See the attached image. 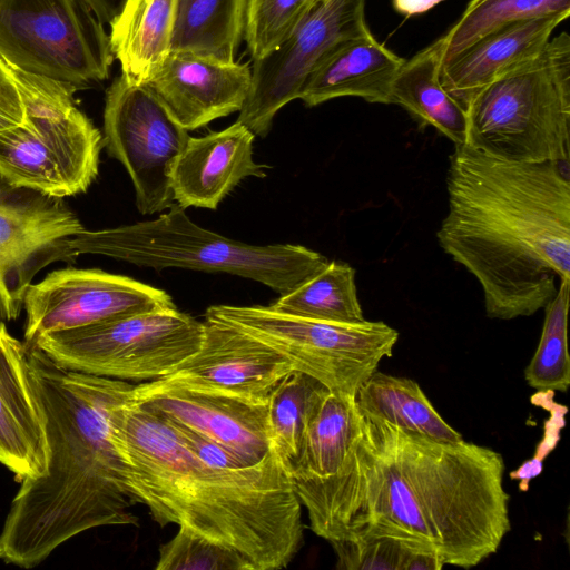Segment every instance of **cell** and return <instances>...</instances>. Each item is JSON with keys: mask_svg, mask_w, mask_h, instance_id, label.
Wrapping results in <instances>:
<instances>
[{"mask_svg": "<svg viewBox=\"0 0 570 570\" xmlns=\"http://www.w3.org/2000/svg\"><path fill=\"white\" fill-rule=\"evenodd\" d=\"M504 469L491 448L407 431L356 404L337 473L302 505L328 543L393 535L469 569L495 553L511 529Z\"/></svg>", "mask_w": 570, "mask_h": 570, "instance_id": "cell-1", "label": "cell"}, {"mask_svg": "<svg viewBox=\"0 0 570 570\" xmlns=\"http://www.w3.org/2000/svg\"><path fill=\"white\" fill-rule=\"evenodd\" d=\"M111 435L131 501L161 527L228 546L255 570L286 568L298 553L302 504L275 453L247 464L131 397L114 410Z\"/></svg>", "mask_w": 570, "mask_h": 570, "instance_id": "cell-2", "label": "cell"}, {"mask_svg": "<svg viewBox=\"0 0 570 570\" xmlns=\"http://www.w3.org/2000/svg\"><path fill=\"white\" fill-rule=\"evenodd\" d=\"M440 246L483 291L487 316H530L570 281L569 161L513 163L455 146Z\"/></svg>", "mask_w": 570, "mask_h": 570, "instance_id": "cell-3", "label": "cell"}, {"mask_svg": "<svg viewBox=\"0 0 570 570\" xmlns=\"http://www.w3.org/2000/svg\"><path fill=\"white\" fill-rule=\"evenodd\" d=\"M26 348L48 462L42 475L21 480L0 532V559L32 568L87 530L138 524L111 435V414L136 384L67 370Z\"/></svg>", "mask_w": 570, "mask_h": 570, "instance_id": "cell-4", "label": "cell"}, {"mask_svg": "<svg viewBox=\"0 0 570 570\" xmlns=\"http://www.w3.org/2000/svg\"><path fill=\"white\" fill-rule=\"evenodd\" d=\"M72 258L96 254L156 271L186 268L227 273L286 294L320 272L327 259L301 245H250L198 226L174 203L153 220L100 230L82 229L68 240Z\"/></svg>", "mask_w": 570, "mask_h": 570, "instance_id": "cell-5", "label": "cell"}, {"mask_svg": "<svg viewBox=\"0 0 570 570\" xmlns=\"http://www.w3.org/2000/svg\"><path fill=\"white\" fill-rule=\"evenodd\" d=\"M465 145L513 163L569 161L570 36L480 90L466 107Z\"/></svg>", "mask_w": 570, "mask_h": 570, "instance_id": "cell-6", "label": "cell"}, {"mask_svg": "<svg viewBox=\"0 0 570 570\" xmlns=\"http://www.w3.org/2000/svg\"><path fill=\"white\" fill-rule=\"evenodd\" d=\"M10 68L27 117L0 132V177L56 198L86 191L98 175L104 137L76 106L77 89Z\"/></svg>", "mask_w": 570, "mask_h": 570, "instance_id": "cell-7", "label": "cell"}, {"mask_svg": "<svg viewBox=\"0 0 570 570\" xmlns=\"http://www.w3.org/2000/svg\"><path fill=\"white\" fill-rule=\"evenodd\" d=\"M205 320L237 327L274 347L330 392L355 397L384 357H391L399 333L377 321L341 323L283 314L269 306L213 305Z\"/></svg>", "mask_w": 570, "mask_h": 570, "instance_id": "cell-8", "label": "cell"}, {"mask_svg": "<svg viewBox=\"0 0 570 570\" xmlns=\"http://www.w3.org/2000/svg\"><path fill=\"white\" fill-rule=\"evenodd\" d=\"M203 337L204 322L175 307L48 333L28 346L67 370L149 382L170 374L197 352Z\"/></svg>", "mask_w": 570, "mask_h": 570, "instance_id": "cell-9", "label": "cell"}, {"mask_svg": "<svg viewBox=\"0 0 570 570\" xmlns=\"http://www.w3.org/2000/svg\"><path fill=\"white\" fill-rule=\"evenodd\" d=\"M0 57L77 90L107 79L115 58L104 23L83 0H0Z\"/></svg>", "mask_w": 570, "mask_h": 570, "instance_id": "cell-10", "label": "cell"}, {"mask_svg": "<svg viewBox=\"0 0 570 570\" xmlns=\"http://www.w3.org/2000/svg\"><path fill=\"white\" fill-rule=\"evenodd\" d=\"M104 146L128 171L136 206L151 215L174 204L171 173L189 135L146 87L117 77L106 95Z\"/></svg>", "mask_w": 570, "mask_h": 570, "instance_id": "cell-11", "label": "cell"}, {"mask_svg": "<svg viewBox=\"0 0 570 570\" xmlns=\"http://www.w3.org/2000/svg\"><path fill=\"white\" fill-rule=\"evenodd\" d=\"M366 0H323L267 57L253 62L252 86L237 121L265 137L277 111L297 99L317 63L338 45L371 35Z\"/></svg>", "mask_w": 570, "mask_h": 570, "instance_id": "cell-12", "label": "cell"}, {"mask_svg": "<svg viewBox=\"0 0 570 570\" xmlns=\"http://www.w3.org/2000/svg\"><path fill=\"white\" fill-rule=\"evenodd\" d=\"M83 228L61 198L0 177V321L20 315L27 289L43 267L73 262L68 240Z\"/></svg>", "mask_w": 570, "mask_h": 570, "instance_id": "cell-13", "label": "cell"}, {"mask_svg": "<svg viewBox=\"0 0 570 570\" xmlns=\"http://www.w3.org/2000/svg\"><path fill=\"white\" fill-rule=\"evenodd\" d=\"M175 307L165 291L127 276L95 268L57 269L27 289L24 344L48 333Z\"/></svg>", "mask_w": 570, "mask_h": 570, "instance_id": "cell-14", "label": "cell"}, {"mask_svg": "<svg viewBox=\"0 0 570 570\" xmlns=\"http://www.w3.org/2000/svg\"><path fill=\"white\" fill-rule=\"evenodd\" d=\"M131 399L247 464L274 453L267 403L184 386L166 379L136 384Z\"/></svg>", "mask_w": 570, "mask_h": 570, "instance_id": "cell-15", "label": "cell"}, {"mask_svg": "<svg viewBox=\"0 0 570 570\" xmlns=\"http://www.w3.org/2000/svg\"><path fill=\"white\" fill-rule=\"evenodd\" d=\"M293 370L268 344L228 324L205 320L197 352L163 377L187 387L267 403L278 382Z\"/></svg>", "mask_w": 570, "mask_h": 570, "instance_id": "cell-16", "label": "cell"}, {"mask_svg": "<svg viewBox=\"0 0 570 570\" xmlns=\"http://www.w3.org/2000/svg\"><path fill=\"white\" fill-rule=\"evenodd\" d=\"M187 131L240 111L252 86L248 63L170 52L145 85Z\"/></svg>", "mask_w": 570, "mask_h": 570, "instance_id": "cell-17", "label": "cell"}, {"mask_svg": "<svg viewBox=\"0 0 570 570\" xmlns=\"http://www.w3.org/2000/svg\"><path fill=\"white\" fill-rule=\"evenodd\" d=\"M255 135L236 120L229 127L202 137H189L171 173L174 200L216 209L244 178L265 177V165L253 158Z\"/></svg>", "mask_w": 570, "mask_h": 570, "instance_id": "cell-18", "label": "cell"}, {"mask_svg": "<svg viewBox=\"0 0 570 570\" xmlns=\"http://www.w3.org/2000/svg\"><path fill=\"white\" fill-rule=\"evenodd\" d=\"M48 446L24 343L0 321V463L20 480L45 473Z\"/></svg>", "mask_w": 570, "mask_h": 570, "instance_id": "cell-19", "label": "cell"}, {"mask_svg": "<svg viewBox=\"0 0 570 570\" xmlns=\"http://www.w3.org/2000/svg\"><path fill=\"white\" fill-rule=\"evenodd\" d=\"M563 20L561 16L528 19L484 35L440 65L441 85L466 110L485 86L537 58Z\"/></svg>", "mask_w": 570, "mask_h": 570, "instance_id": "cell-20", "label": "cell"}, {"mask_svg": "<svg viewBox=\"0 0 570 570\" xmlns=\"http://www.w3.org/2000/svg\"><path fill=\"white\" fill-rule=\"evenodd\" d=\"M404 60L372 33L345 41L312 70L298 98L307 107L345 96L391 104L392 85Z\"/></svg>", "mask_w": 570, "mask_h": 570, "instance_id": "cell-21", "label": "cell"}, {"mask_svg": "<svg viewBox=\"0 0 570 570\" xmlns=\"http://www.w3.org/2000/svg\"><path fill=\"white\" fill-rule=\"evenodd\" d=\"M178 0H126L110 23V46L127 81L145 86L170 53Z\"/></svg>", "mask_w": 570, "mask_h": 570, "instance_id": "cell-22", "label": "cell"}, {"mask_svg": "<svg viewBox=\"0 0 570 570\" xmlns=\"http://www.w3.org/2000/svg\"><path fill=\"white\" fill-rule=\"evenodd\" d=\"M441 40L404 60L391 89V104L403 107L422 126H432L455 146L465 145L466 110L439 79Z\"/></svg>", "mask_w": 570, "mask_h": 570, "instance_id": "cell-23", "label": "cell"}, {"mask_svg": "<svg viewBox=\"0 0 570 570\" xmlns=\"http://www.w3.org/2000/svg\"><path fill=\"white\" fill-rule=\"evenodd\" d=\"M245 9L246 0H178L170 52L234 62Z\"/></svg>", "mask_w": 570, "mask_h": 570, "instance_id": "cell-24", "label": "cell"}, {"mask_svg": "<svg viewBox=\"0 0 570 570\" xmlns=\"http://www.w3.org/2000/svg\"><path fill=\"white\" fill-rule=\"evenodd\" d=\"M356 404L364 414L435 440L462 435L436 412L420 385L407 377L375 371L360 387Z\"/></svg>", "mask_w": 570, "mask_h": 570, "instance_id": "cell-25", "label": "cell"}, {"mask_svg": "<svg viewBox=\"0 0 570 570\" xmlns=\"http://www.w3.org/2000/svg\"><path fill=\"white\" fill-rule=\"evenodd\" d=\"M269 307L283 314L318 321L356 323L365 320L357 297L354 268L334 261L281 295Z\"/></svg>", "mask_w": 570, "mask_h": 570, "instance_id": "cell-26", "label": "cell"}, {"mask_svg": "<svg viewBox=\"0 0 570 570\" xmlns=\"http://www.w3.org/2000/svg\"><path fill=\"white\" fill-rule=\"evenodd\" d=\"M328 390L314 377L292 370L272 391L267 420L273 450L287 470L296 459L307 425Z\"/></svg>", "mask_w": 570, "mask_h": 570, "instance_id": "cell-27", "label": "cell"}, {"mask_svg": "<svg viewBox=\"0 0 570 570\" xmlns=\"http://www.w3.org/2000/svg\"><path fill=\"white\" fill-rule=\"evenodd\" d=\"M549 16L568 19L570 0H471L460 19L440 38L441 63L495 29Z\"/></svg>", "mask_w": 570, "mask_h": 570, "instance_id": "cell-28", "label": "cell"}, {"mask_svg": "<svg viewBox=\"0 0 570 570\" xmlns=\"http://www.w3.org/2000/svg\"><path fill=\"white\" fill-rule=\"evenodd\" d=\"M570 281L560 282L553 298L543 307L540 341L524 370L529 386L538 392H567L570 385L567 322Z\"/></svg>", "mask_w": 570, "mask_h": 570, "instance_id": "cell-29", "label": "cell"}, {"mask_svg": "<svg viewBox=\"0 0 570 570\" xmlns=\"http://www.w3.org/2000/svg\"><path fill=\"white\" fill-rule=\"evenodd\" d=\"M320 0H246L244 39L253 61L275 51Z\"/></svg>", "mask_w": 570, "mask_h": 570, "instance_id": "cell-30", "label": "cell"}, {"mask_svg": "<svg viewBox=\"0 0 570 570\" xmlns=\"http://www.w3.org/2000/svg\"><path fill=\"white\" fill-rule=\"evenodd\" d=\"M156 570H255L235 549L180 525L159 547Z\"/></svg>", "mask_w": 570, "mask_h": 570, "instance_id": "cell-31", "label": "cell"}, {"mask_svg": "<svg viewBox=\"0 0 570 570\" xmlns=\"http://www.w3.org/2000/svg\"><path fill=\"white\" fill-rule=\"evenodd\" d=\"M330 544L341 570H407L417 551H428L393 535H360Z\"/></svg>", "mask_w": 570, "mask_h": 570, "instance_id": "cell-32", "label": "cell"}, {"mask_svg": "<svg viewBox=\"0 0 570 570\" xmlns=\"http://www.w3.org/2000/svg\"><path fill=\"white\" fill-rule=\"evenodd\" d=\"M26 108L12 69L0 57V132L26 122Z\"/></svg>", "mask_w": 570, "mask_h": 570, "instance_id": "cell-33", "label": "cell"}, {"mask_svg": "<svg viewBox=\"0 0 570 570\" xmlns=\"http://www.w3.org/2000/svg\"><path fill=\"white\" fill-rule=\"evenodd\" d=\"M102 23L110 24L126 0H83Z\"/></svg>", "mask_w": 570, "mask_h": 570, "instance_id": "cell-34", "label": "cell"}, {"mask_svg": "<svg viewBox=\"0 0 570 570\" xmlns=\"http://www.w3.org/2000/svg\"><path fill=\"white\" fill-rule=\"evenodd\" d=\"M444 0H392L394 9L406 17L426 12Z\"/></svg>", "mask_w": 570, "mask_h": 570, "instance_id": "cell-35", "label": "cell"}, {"mask_svg": "<svg viewBox=\"0 0 570 570\" xmlns=\"http://www.w3.org/2000/svg\"><path fill=\"white\" fill-rule=\"evenodd\" d=\"M320 1H323V0H320Z\"/></svg>", "mask_w": 570, "mask_h": 570, "instance_id": "cell-36", "label": "cell"}]
</instances>
